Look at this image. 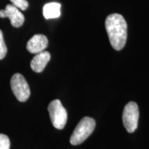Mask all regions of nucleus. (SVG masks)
<instances>
[{
  "instance_id": "nucleus-1",
  "label": "nucleus",
  "mask_w": 149,
  "mask_h": 149,
  "mask_svg": "<svg viewBox=\"0 0 149 149\" xmlns=\"http://www.w3.org/2000/svg\"><path fill=\"white\" fill-rule=\"evenodd\" d=\"M111 46L117 51H120L125 46L127 39V24L124 17L120 14H111L105 22Z\"/></svg>"
},
{
  "instance_id": "nucleus-2",
  "label": "nucleus",
  "mask_w": 149,
  "mask_h": 149,
  "mask_svg": "<svg viewBox=\"0 0 149 149\" xmlns=\"http://www.w3.org/2000/svg\"><path fill=\"white\" fill-rule=\"evenodd\" d=\"M95 126L96 123L94 119L89 117H84L81 119L70 137V144L76 146L83 143L93 133Z\"/></svg>"
},
{
  "instance_id": "nucleus-3",
  "label": "nucleus",
  "mask_w": 149,
  "mask_h": 149,
  "mask_svg": "<svg viewBox=\"0 0 149 149\" xmlns=\"http://www.w3.org/2000/svg\"><path fill=\"white\" fill-rule=\"evenodd\" d=\"M50 118L54 127L61 130L66 125L68 115L66 110L64 109L59 100H55L49 104L48 107Z\"/></svg>"
},
{
  "instance_id": "nucleus-4",
  "label": "nucleus",
  "mask_w": 149,
  "mask_h": 149,
  "mask_svg": "<svg viewBox=\"0 0 149 149\" xmlns=\"http://www.w3.org/2000/svg\"><path fill=\"white\" fill-rule=\"evenodd\" d=\"M139 112L137 104L134 102H130L124 107L123 111V124L128 133L135 131L138 126Z\"/></svg>"
},
{
  "instance_id": "nucleus-5",
  "label": "nucleus",
  "mask_w": 149,
  "mask_h": 149,
  "mask_svg": "<svg viewBox=\"0 0 149 149\" xmlns=\"http://www.w3.org/2000/svg\"><path fill=\"white\" fill-rule=\"evenodd\" d=\"M10 87L18 101L24 102L29 98L31 95L29 86L22 74L15 73L13 75L10 79Z\"/></svg>"
},
{
  "instance_id": "nucleus-6",
  "label": "nucleus",
  "mask_w": 149,
  "mask_h": 149,
  "mask_svg": "<svg viewBox=\"0 0 149 149\" xmlns=\"http://www.w3.org/2000/svg\"><path fill=\"white\" fill-rule=\"evenodd\" d=\"M0 17L9 18L11 25L15 28L22 26L24 22V15L18 8L11 4L7 5L4 10H0Z\"/></svg>"
},
{
  "instance_id": "nucleus-7",
  "label": "nucleus",
  "mask_w": 149,
  "mask_h": 149,
  "mask_svg": "<svg viewBox=\"0 0 149 149\" xmlns=\"http://www.w3.org/2000/svg\"><path fill=\"white\" fill-rule=\"evenodd\" d=\"M48 44V39L45 35L37 34L30 39L26 44V48L31 53L37 54L44 51L47 48Z\"/></svg>"
},
{
  "instance_id": "nucleus-8",
  "label": "nucleus",
  "mask_w": 149,
  "mask_h": 149,
  "mask_svg": "<svg viewBox=\"0 0 149 149\" xmlns=\"http://www.w3.org/2000/svg\"><path fill=\"white\" fill-rule=\"evenodd\" d=\"M50 59H51V54L49 52L42 51L37 53L31 62V68L35 72H42Z\"/></svg>"
},
{
  "instance_id": "nucleus-9",
  "label": "nucleus",
  "mask_w": 149,
  "mask_h": 149,
  "mask_svg": "<svg viewBox=\"0 0 149 149\" xmlns=\"http://www.w3.org/2000/svg\"><path fill=\"white\" fill-rule=\"evenodd\" d=\"M61 4L57 2L48 3L43 8V15L46 19L58 18L61 15Z\"/></svg>"
},
{
  "instance_id": "nucleus-10",
  "label": "nucleus",
  "mask_w": 149,
  "mask_h": 149,
  "mask_svg": "<svg viewBox=\"0 0 149 149\" xmlns=\"http://www.w3.org/2000/svg\"><path fill=\"white\" fill-rule=\"evenodd\" d=\"M10 139L7 135L0 133V149H10Z\"/></svg>"
},
{
  "instance_id": "nucleus-11",
  "label": "nucleus",
  "mask_w": 149,
  "mask_h": 149,
  "mask_svg": "<svg viewBox=\"0 0 149 149\" xmlns=\"http://www.w3.org/2000/svg\"><path fill=\"white\" fill-rule=\"evenodd\" d=\"M7 53V47L3 40V33L0 30V59H2L5 57Z\"/></svg>"
},
{
  "instance_id": "nucleus-12",
  "label": "nucleus",
  "mask_w": 149,
  "mask_h": 149,
  "mask_svg": "<svg viewBox=\"0 0 149 149\" xmlns=\"http://www.w3.org/2000/svg\"><path fill=\"white\" fill-rule=\"evenodd\" d=\"M13 5L22 10H26L29 7V2L26 0H10Z\"/></svg>"
}]
</instances>
